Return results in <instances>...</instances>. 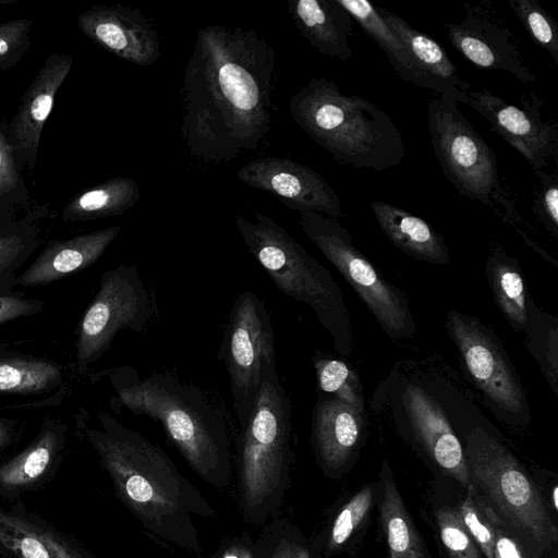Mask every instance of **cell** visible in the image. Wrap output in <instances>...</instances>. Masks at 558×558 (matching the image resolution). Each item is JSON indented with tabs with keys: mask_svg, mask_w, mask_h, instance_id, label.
Masks as SVG:
<instances>
[{
	"mask_svg": "<svg viewBox=\"0 0 558 558\" xmlns=\"http://www.w3.org/2000/svg\"><path fill=\"white\" fill-rule=\"evenodd\" d=\"M272 46L254 29H198L183 77L181 135L191 156L227 162L271 131Z\"/></svg>",
	"mask_w": 558,
	"mask_h": 558,
	"instance_id": "obj_1",
	"label": "cell"
},
{
	"mask_svg": "<svg viewBox=\"0 0 558 558\" xmlns=\"http://www.w3.org/2000/svg\"><path fill=\"white\" fill-rule=\"evenodd\" d=\"M101 429L87 438L122 504L160 544L202 554L194 518H214L215 509L161 447L99 413Z\"/></svg>",
	"mask_w": 558,
	"mask_h": 558,
	"instance_id": "obj_2",
	"label": "cell"
},
{
	"mask_svg": "<svg viewBox=\"0 0 558 558\" xmlns=\"http://www.w3.org/2000/svg\"><path fill=\"white\" fill-rule=\"evenodd\" d=\"M111 383L117 409L145 415L161 424L191 469L216 489L231 480V453L226 421L197 386L169 373L140 377L134 368L116 369Z\"/></svg>",
	"mask_w": 558,
	"mask_h": 558,
	"instance_id": "obj_3",
	"label": "cell"
},
{
	"mask_svg": "<svg viewBox=\"0 0 558 558\" xmlns=\"http://www.w3.org/2000/svg\"><path fill=\"white\" fill-rule=\"evenodd\" d=\"M293 121L338 162L384 171L401 163L405 144L391 118L371 100L313 77L289 101Z\"/></svg>",
	"mask_w": 558,
	"mask_h": 558,
	"instance_id": "obj_4",
	"label": "cell"
},
{
	"mask_svg": "<svg viewBox=\"0 0 558 558\" xmlns=\"http://www.w3.org/2000/svg\"><path fill=\"white\" fill-rule=\"evenodd\" d=\"M292 408L277 369L264 375L236 445L239 508L243 520L266 523L280 509L293 461Z\"/></svg>",
	"mask_w": 558,
	"mask_h": 558,
	"instance_id": "obj_5",
	"label": "cell"
},
{
	"mask_svg": "<svg viewBox=\"0 0 558 558\" xmlns=\"http://www.w3.org/2000/svg\"><path fill=\"white\" fill-rule=\"evenodd\" d=\"M234 223L248 253L277 288L310 306L331 337L333 349L349 356L353 351L350 313L330 271L268 216L255 213L254 220L235 216Z\"/></svg>",
	"mask_w": 558,
	"mask_h": 558,
	"instance_id": "obj_6",
	"label": "cell"
},
{
	"mask_svg": "<svg viewBox=\"0 0 558 558\" xmlns=\"http://www.w3.org/2000/svg\"><path fill=\"white\" fill-rule=\"evenodd\" d=\"M432 146L446 179L457 192L490 207L499 217L520 220L515 201L502 184L496 156L458 104L434 95L427 102Z\"/></svg>",
	"mask_w": 558,
	"mask_h": 558,
	"instance_id": "obj_7",
	"label": "cell"
},
{
	"mask_svg": "<svg viewBox=\"0 0 558 558\" xmlns=\"http://www.w3.org/2000/svg\"><path fill=\"white\" fill-rule=\"evenodd\" d=\"M464 456L471 482L510 525L541 549L557 541V527L543 496L512 452L485 428L465 434Z\"/></svg>",
	"mask_w": 558,
	"mask_h": 558,
	"instance_id": "obj_8",
	"label": "cell"
},
{
	"mask_svg": "<svg viewBox=\"0 0 558 558\" xmlns=\"http://www.w3.org/2000/svg\"><path fill=\"white\" fill-rule=\"evenodd\" d=\"M298 214L306 236L352 287L384 331L393 339L413 337L415 324L405 294L378 272L354 245L349 230L337 219L313 210Z\"/></svg>",
	"mask_w": 558,
	"mask_h": 558,
	"instance_id": "obj_9",
	"label": "cell"
},
{
	"mask_svg": "<svg viewBox=\"0 0 558 558\" xmlns=\"http://www.w3.org/2000/svg\"><path fill=\"white\" fill-rule=\"evenodd\" d=\"M217 357L223 362L233 409L243 428L265 374L277 369L275 330L265 301L251 289L235 299Z\"/></svg>",
	"mask_w": 558,
	"mask_h": 558,
	"instance_id": "obj_10",
	"label": "cell"
},
{
	"mask_svg": "<svg viewBox=\"0 0 558 558\" xmlns=\"http://www.w3.org/2000/svg\"><path fill=\"white\" fill-rule=\"evenodd\" d=\"M449 336L472 383L500 418L513 424L530 422V408L521 380L496 333L480 319L451 310Z\"/></svg>",
	"mask_w": 558,
	"mask_h": 558,
	"instance_id": "obj_11",
	"label": "cell"
},
{
	"mask_svg": "<svg viewBox=\"0 0 558 558\" xmlns=\"http://www.w3.org/2000/svg\"><path fill=\"white\" fill-rule=\"evenodd\" d=\"M155 313L150 292L135 265H119L102 274L99 289L78 325L77 371L84 373L111 345L118 331L143 333Z\"/></svg>",
	"mask_w": 558,
	"mask_h": 558,
	"instance_id": "obj_12",
	"label": "cell"
},
{
	"mask_svg": "<svg viewBox=\"0 0 558 558\" xmlns=\"http://www.w3.org/2000/svg\"><path fill=\"white\" fill-rule=\"evenodd\" d=\"M466 106L477 111L530 165L535 175L558 159V122L544 113L535 93L522 94L520 106L509 104L485 87L470 90Z\"/></svg>",
	"mask_w": 558,
	"mask_h": 558,
	"instance_id": "obj_13",
	"label": "cell"
},
{
	"mask_svg": "<svg viewBox=\"0 0 558 558\" xmlns=\"http://www.w3.org/2000/svg\"><path fill=\"white\" fill-rule=\"evenodd\" d=\"M460 23H444L448 39L474 65L501 70L524 84L536 82L526 64L515 34L490 0H473L463 4Z\"/></svg>",
	"mask_w": 558,
	"mask_h": 558,
	"instance_id": "obj_14",
	"label": "cell"
},
{
	"mask_svg": "<svg viewBox=\"0 0 558 558\" xmlns=\"http://www.w3.org/2000/svg\"><path fill=\"white\" fill-rule=\"evenodd\" d=\"M235 175L243 184L275 195L292 210H313L333 219L343 216L341 199L325 178L290 158H257Z\"/></svg>",
	"mask_w": 558,
	"mask_h": 558,
	"instance_id": "obj_15",
	"label": "cell"
},
{
	"mask_svg": "<svg viewBox=\"0 0 558 558\" xmlns=\"http://www.w3.org/2000/svg\"><path fill=\"white\" fill-rule=\"evenodd\" d=\"M398 410L428 457L466 489L472 486L464 450L444 409L424 388L407 384Z\"/></svg>",
	"mask_w": 558,
	"mask_h": 558,
	"instance_id": "obj_16",
	"label": "cell"
},
{
	"mask_svg": "<svg viewBox=\"0 0 558 558\" xmlns=\"http://www.w3.org/2000/svg\"><path fill=\"white\" fill-rule=\"evenodd\" d=\"M76 21L89 39L130 63L147 66L160 56L158 34L138 9L90 5Z\"/></svg>",
	"mask_w": 558,
	"mask_h": 558,
	"instance_id": "obj_17",
	"label": "cell"
},
{
	"mask_svg": "<svg viewBox=\"0 0 558 558\" xmlns=\"http://www.w3.org/2000/svg\"><path fill=\"white\" fill-rule=\"evenodd\" d=\"M0 548L14 558H96L77 539L21 501L0 505Z\"/></svg>",
	"mask_w": 558,
	"mask_h": 558,
	"instance_id": "obj_18",
	"label": "cell"
},
{
	"mask_svg": "<svg viewBox=\"0 0 558 558\" xmlns=\"http://www.w3.org/2000/svg\"><path fill=\"white\" fill-rule=\"evenodd\" d=\"M366 414L338 399L317 396L312 413L311 442L326 472H338L349 463L363 438Z\"/></svg>",
	"mask_w": 558,
	"mask_h": 558,
	"instance_id": "obj_19",
	"label": "cell"
},
{
	"mask_svg": "<svg viewBox=\"0 0 558 558\" xmlns=\"http://www.w3.org/2000/svg\"><path fill=\"white\" fill-rule=\"evenodd\" d=\"M376 10L408 50L421 80V88L466 105L471 84L460 77L446 50L390 10L377 7Z\"/></svg>",
	"mask_w": 558,
	"mask_h": 558,
	"instance_id": "obj_20",
	"label": "cell"
},
{
	"mask_svg": "<svg viewBox=\"0 0 558 558\" xmlns=\"http://www.w3.org/2000/svg\"><path fill=\"white\" fill-rule=\"evenodd\" d=\"M73 58L68 53H51L23 95L10 125L13 149L36 158L45 122L53 107L56 94L69 74Z\"/></svg>",
	"mask_w": 558,
	"mask_h": 558,
	"instance_id": "obj_21",
	"label": "cell"
},
{
	"mask_svg": "<svg viewBox=\"0 0 558 558\" xmlns=\"http://www.w3.org/2000/svg\"><path fill=\"white\" fill-rule=\"evenodd\" d=\"M120 231V226H112L51 242L16 282L26 287L47 284L84 269L100 258Z\"/></svg>",
	"mask_w": 558,
	"mask_h": 558,
	"instance_id": "obj_22",
	"label": "cell"
},
{
	"mask_svg": "<svg viewBox=\"0 0 558 558\" xmlns=\"http://www.w3.org/2000/svg\"><path fill=\"white\" fill-rule=\"evenodd\" d=\"M288 13L320 53L342 61L351 58L353 20L337 0H288Z\"/></svg>",
	"mask_w": 558,
	"mask_h": 558,
	"instance_id": "obj_23",
	"label": "cell"
},
{
	"mask_svg": "<svg viewBox=\"0 0 558 558\" xmlns=\"http://www.w3.org/2000/svg\"><path fill=\"white\" fill-rule=\"evenodd\" d=\"M63 432L44 428L22 452L0 464V498L16 499L52 476L63 448Z\"/></svg>",
	"mask_w": 558,
	"mask_h": 558,
	"instance_id": "obj_24",
	"label": "cell"
},
{
	"mask_svg": "<svg viewBox=\"0 0 558 558\" xmlns=\"http://www.w3.org/2000/svg\"><path fill=\"white\" fill-rule=\"evenodd\" d=\"M371 210L384 234L403 253L435 265L449 264L448 245L427 221L383 201H373Z\"/></svg>",
	"mask_w": 558,
	"mask_h": 558,
	"instance_id": "obj_25",
	"label": "cell"
},
{
	"mask_svg": "<svg viewBox=\"0 0 558 558\" xmlns=\"http://www.w3.org/2000/svg\"><path fill=\"white\" fill-rule=\"evenodd\" d=\"M379 511L389 558H428L387 461L379 475Z\"/></svg>",
	"mask_w": 558,
	"mask_h": 558,
	"instance_id": "obj_26",
	"label": "cell"
},
{
	"mask_svg": "<svg viewBox=\"0 0 558 558\" xmlns=\"http://www.w3.org/2000/svg\"><path fill=\"white\" fill-rule=\"evenodd\" d=\"M485 270L497 306L513 329L523 331L529 298L518 259L496 245L487 256Z\"/></svg>",
	"mask_w": 558,
	"mask_h": 558,
	"instance_id": "obj_27",
	"label": "cell"
},
{
	"mask_svg": "<svg viewBox=\"0 0 558 558\" xmlns=\"http://www.w3.org/2000/svg\"><path fill=\"white\" fill-rule=\"evenodd\" d=\"M141 197V190L131 178L116 177L101 182L71 199L64 210L66 221H86L120 216Z\"/></svg>",
	"mask_w": 558,
	"mask_h": 558,
	"instance_id": "obj_28",
	"label": "cell"
},
{
	"mask_svg": "<svg viewBox=\"0 0 558 558\" xmlns=\"http://www.w3.org/2000/svg\"><path fill=\"white\" fill-rule=\"evenodd\" d=\"M363 32L385 52L395 72L405 82L421 87V80L401 40L367 0H337Z\"/></svg>",
	"mask_w": 558,
	"mask_h": 558,
	"instance_id": "obj_29",
	"label": "cell"
},
{
	"mask_svg": "<svg viewBox=\"0 0 558 558\" xmlns=\"http://www.w3.org/2000/svg\"><path fill=\"white\" fill-rule=\"evenodd\" d=\"M526 310L525 344L558 395V319L539 310L532 299H527Z\"/></svg>",
	"mask_w": 558,
	"mask_h": 558,
	"instance_id": "obj_30",
	"label": "cell"
},
{
	"mask_svg": "<svg viewBox=\"0 0 558 558\" xmlns=\"http://www.w3.org/2000/svg\"><path fill=\"white\" fill-rule=\"evenodd\" d=\"M60 367L45 360H0V393H38L61 380Z\"/></svg>",
	"mask_w": 558,
	"mask_h": 558,
	"instance_id": "obj_31",
	"label": "cell"
},
{
	"mask_svg": "<svg viewBox=\"0 0 558 558\" xmlns=\"http://www.w3.org/2000/svg\"><path fill=\"white\" fill-rule=\"evenodd\" d=\"M318 395L338 399L366 412L363 389L356 372L344 361L316 355L313 357Z\"/></svg>",
	"mask_w": 558,
	"mask_h": 558,
	"instance_id": "obj_32",
	"label": "cell"
},
{
	"mask_svg": "<svg viewBox=\"0 0 558 558\" xmlns=\"http://www.w3.org/2000/svg\"><path fill=\"white\" fill-rule=\"evenodd\" d=\"M466 490V497L457 510L458 514L482 554L486 558H493L495 538L505 522L483 495L478 494L474 484Z\"/></svg>",
	"mask_w": 558,
	"mask_h": 558,
	"instance_id": "obj_33",
	"label": "cell"
},
{
	"mask_svg": "<svg viewBox=\"0 0 558 558\" xmlns=\"http://www.w3.org/2000/svg\"><path fill=\"white\" fill-rule=\"evenodd\" d=\"M509 7L533 41L558 64V24L536 0H509Z\"/></svg>",
	"mask_w": 558,
	"mask_h": 558,
	"instance_id": "obj_34",
	"label": "cell"
},
{
	"mask_svg": "<svg viewBox=\"0 0 558 558\" xmlns=\"http://www.w3.org/2000/svg\"><path fill=\"white\" fill-rule=\"evenodd\" d=\"M373 500V487L364 486L338 512L328 532L325 551L330 556L340 550L365 519Z\"/></svg>",
	"mask_w": 558,
	"mask_h": 558,
	"instance_id": "obj_35",
	"label": "cell"
},
{
	"mask_svg": "<svg viewBox=\"0 0 558 558\" xmlns=\"http://www.w3.org/2000/svg\"><path fill=\"white\" fill-rule=\"evenodd\" d=\"M254 541L255 558H295L302 532L287 519L274 517Z\"/></svg>",
	"mask_w": 558,
	"mask_h": 558,
	"instance_id": "obj_36",
	"label": "cell"
},
{
	"mask_svg": "<svg viewBox=\"0 0 558 558\" xmlns=\"http://www.w3.org/2000/svg\"><path fill=\"white\" fill-rule=\"evenodd\" d=\"M436 522L450 558H483L481 549L461 522L456 509L441 507L436 512Z\"/></svg>",
	"mask_w": 558,
	"mask_h": 558,
	"instance_id": "obj_37",
	"label": "cell"
},
{
	"mask_svg": "<svg viewBox=\"0 0 558 558\" xmlns=\"http://www.w3.org/2000/svg\"><path fill=\"white\" fill-rule=\"evenodd\" d=\"M535 177L538 183L533 193L532 211L548 232L558 236V175L543 171Z\"/></svg>",
	"mask_w": 558,
	"mask_h": 558,
	"instance_id": "obj_38",
	"label": "cell"
},
{
	"mask_svg": "<svg viewBox=\"0 0 558 558\" xmlns=\"http://www.w3.org/2000/svg\"><path fill=\"white\" fill-rule=\"evenodd\" d=\"M32 25L26 19L0 24V71L13 66L27 50Z\"/></svg>",
	"mask_w": 558,
	"mask_h": 558,
	"instance_id": "obj_39",
	"label": "cell"
},
{
	"mask_svg": "<svg viewBox=\"0 0 558 558\" xmlns=\"http://www.w3.org/2000/svg\"><path fill=\"white\" fill-rule=\"evenodd\" d=\"M208 558H255L254 541L245 531L229 536Z\"/></svg>",
	"mask_w": 558,
	"mask_h": 558,
	"instance_id": "obj_40",
	"label": "cell"
},
{
	"mask_svg": "<svg viewBox=\"0 0 558 558\" xmlns=\"http://www.w3.org/2000/svg\"><path fill=\"white\" fill-rule=\"evenodd\" d=\"M12 146L0 131V197L14 190L19 175L13 161Z\"/></svg>",
	"mask_w": 558,
	"mask_h": 558,
	"instance_id": "obj_41",
	"label": "cell"
},
{
	"mask_svg": "<svg viewBox=\"0 0 558 558\" xmlns=\"http://www.w3.org/2000/svg\"><path fill=\"white\" fill-rule=\"evenodd\" d=\"M38 302L17 296H0V323L32 314L37 310Z\"/></svg>",
	"mask_w": 558,
	"mask_h": 558,
	"instance_id": "obj_42",
	"label": "cell"
},
{
	"mask_svg": "<svg viewBox=\"0 0 558 558\" xmlns=\"http://www.w3.org/2000/svg\"><path fill=\"white\" fill-rule=\"evenodd\" d=\"M25 247L24 239L17 234L0 236V274L17 260Z\"/></svg>",
	"mask_w": 558,
	"mask_h": 558,
	"instance_id": "obj_43",
	"label": "cell"
},
{
	"mask_svg": "<svg viewBox=\"0 0 558 558\" xmlns=\"http://www.w3.org/2000/svg\"><path fill=\"white\" fill-rule=\"evenodd\" d=\"M493 558H525L517 539L506 530V525L496 535Z\"/></svg>",
	"mask_w": 558,
	"mask_h": 558,
	"instance_id": "obj_44",
	"label": "cell"
},
{
	"mask_svg": "<svg viewBox=\"0 0 558 558\" xmlns=\"http://www.w3.org/2000/svg\"><path fill=\"white\" fill-rule=\"evenodd\" d=\"M13 439V429L8 422L0 420V451L5 449Z\"/></svg>",
	"mask_w": 558,
	"mask_h": 558,
	"instance_id": "obj_45",
	"label": "cell"
},
{
	"mask_svg": "<svg viewBox=\"0 0 558 558\" xmlns=\"http://www.w3.org/2000/svg\"><path fill=\"white\" fill-rule=\"evenodd\" d=\"M295 558H313L310 545L303 534L300 535L296 544Z\"/></svg>",
	"mask_w": 558,
	"mask_h": 558,
	"instance_id": "obj_46",
	"label": "cell"
},
{
	"mask_svg": "<svg viewBox=\"0 0 558 558\" xmlns=\"http://www.w3.org/2000/svg\"><path fill=\"white\" fill-rule=\"evenodd\" d=\"M557 492H558V488H557V487H555V488H554V493H553V500H554V507H555V509H557V508H558Z\"/></svg>",
	"mask_w": 558,
	"mask_h": 558,
	"instance_id": "obj_47",
	"label": "cell"
},
{
	"mask_svg": "<svg viewBox=\"0 0 558 558\" xmlns=\"http://www.w3.org/2000/svg\"><path fill=\"white\" fill-rule=\"evenodd\" d=\"M16 0H0V5L1 4H8V3H11V2H14Z\"/></svg>",
	"mask_w": 558,
	"mask_h": 558,
	"instance_id": "obj_48",
	"label": "cell"
},
{
	"mask_svg": "<svg viewBox=\"0 0 558 558\" xmlns=\"http://www.w3.org/2000/svg\"><path fill=\"white\" fill-rule=\"evenodd\" d=\"M0 557L9 558L8 554L0 548Z\"/></svg>",
	"mask_w": 558,
	"mask_h": 558,
	"instance_id": "obj_49",
	"label": "cell"
}]
</instances>
